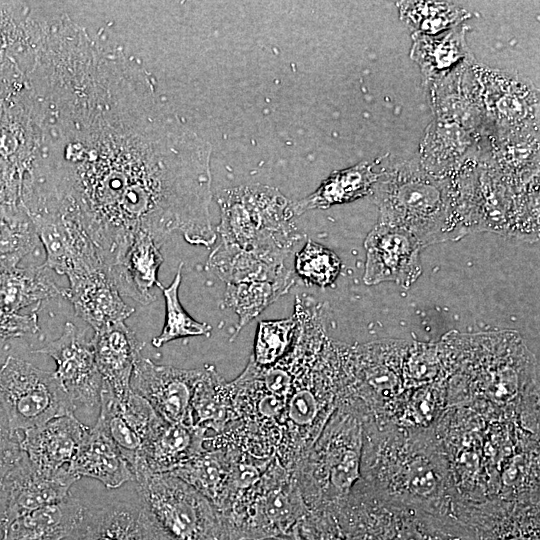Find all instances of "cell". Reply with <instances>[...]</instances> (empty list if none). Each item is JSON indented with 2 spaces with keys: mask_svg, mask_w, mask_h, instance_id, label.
Masks as SVG:
<instances>
[{
  "mask_svg": "<svg viewBox=\"0 0 540 540\" xmlns=\"http://www.w3.org/2000/svg\"><path fill=\"white\" fill-rule=\"evenodd\" d=\"M293 315L294 378L275 453L292 473L339 404L342 344L326 335L322 311L311 298L297 296Z\"/></svg>",
  "mask_w": 540,
  "mask_h": 540,
  "instance_id": "cell-1",
  "label": "cell"
},
{
  "mask_svg": "<svg viewBox=\"0 0 540 540\" xmlns=\"http://www.w3.org/2000/svg\"><path fill=\"white\" fill-rule=\"evenodd\" d=\"M380 211L379 222L411 233L424 248L469 233L461 168L440 176L417 158H380L378 178L369 196Z\"/></svg>",
  "mask_w": 540,
  "mask_h": 540,
  "instance_id": "cell-2",
  "label": "cell"
},
{
  "mask_svg": "<svg viewBox=\"0 0 540 540\" xmlns=\"http://www.w3.org/2000/svg\"><path fill=\"white\" fill-rule=\"evenodd\" d=\"M363 412L340 403L293 471L308 511L342 502L361 480Z\"/></svg>",
  "mask_w": 540,
  "mask_h": 540,
  "instance_id": "cell-3",
  "label": "cell"
},
{
  "mask_svg": "<svg viewBox=\"0 0 540 540\" xmlns=\"http://www.w3.org/2000/svg\"><path fill=\"white\" fill-rule=\"evenodd\" d=\"M221 245L286 258L296 241L292 201L273 187L254 184L220 191Z\"/></svg>",
  "mask_w": 540,
  "mask_h": 540,
  "instance_id": "cell-4",
  "label": "cell"
},
{
  "mask_svg": "<svg viewBox=\"0 0 540 540\" xmlns=\"http://www.w3.org/2000/svg\"><path fill=\"white\" fill-rule=\"evenodd\" d=\"M308 509L294 474L274 456L259 479L239 491L221 515L229 540L289 537Z\"/></svg>",
  "mask_w": 540,
  "mask_h": 540,
  "instance_id": "cell-5",
  "label": "cell"
},
{
  "mask_svg": "<svg viewBox=\"0 0 540 540\" xmlns=\"http://www.w3.org/2000/svg\"><path fill=\"white\" fill-rule=\"evenodd\" d=\"M140 502L168 540H229L213 504L170 473H135Z\"/></svg>",
  "mask_w": 540,
  "mask_h": 540,
  "instance_id": "cell-6",
  "label": "cell"
},
{
  "mask_svg": "<svg viewBox=\"0 0 540 540\" xmlns=\"http://www.w3.org/2000/svg\"><path fill=\"white\" fill-rule=\"evenodd\" d=\"M0 407L14 434L76 409L54 372L13 356L0 368Z\"/></svg>",
  "mask_w": 540,
  "mask_h": 540,
  "instance_id": "cell-7",
  "label": "cell"
},
{
  "mask_svg": "<svg viewBox=\"0 0 540 540\" xmlns=\"http://www.w3.org/2000/svg\"><path fill=\"white\" fill-rule=\"evenodd\" d=\"M473 71L484 114V136L539 131V93L525 77L477 61Z\"/></svg>",
  "mask_w": 540,
  "mask_h": 540,
  "instance_id": "cell-8",
  "label": "cell"
},
{
  "mask_svg": "<svg viewBox=\"0 0 540 540\" xmlns=\"http://www.w3.org/2000/svg\"><path fill=\"white\" fill-rule=\"evenodd\" d=\"M27 215L45 249L46 259L42 267L68 279L107 269L96 246L77 221L47 208L30 210Z\"/></svg>",
  "mask_w": 540,
  "mask_h": 540,
  "instance_id": "cell-9",
  "label": "cell"
},
{
  "mask_svg": "<svg viewBox=\"0 0 540 540\" xmlns=\"http://www.w3.org/2000/svg\"><path fill=\"white\" fill-rule=\"evenodd\" d=\"M203 371L159 365L141 356L133 369L131 389L166 422L193 425L191 401Z\"/></svg>",
  "mask_w": 540,
  "mask_h": 540,
  "instance_id": "cell-10",
  "label": "cell"
},
{
  "mask_svg": "<svg viewBox=\"0 0 540 540\" xmlns=\"http://www.w3.org/2000/svg\"><path fill=\"white\" fill-rule=\"evenodd\" d=\"M35 352L54 359V374L75 408H91L99 404L103 380L96 365L92 342L72 322H66L58 339Z\"/></svg>",
  "mask_w": 540,
  "mask_h": 540,
  "instance_id": "cell-11",
  "label": "cell"
},
{
  "mask_svg": "<svg viewBox=\"0 0 540 540\" xmlns=\"http://www.w3.org/2000/svg\"><path fill=\"white\" fill-rule=\"evenodd\" d=\"M364 246L367 285L392 281L409 288L421 275L420 242L406 230L378 222L368 233Z\"/></svg>",
  "mask_w": 540,
  "mask_h": 540,
  "instance_id": "cell-12",
  "label": "cell"
},
{
  "mask_svg": "<svg viewBox=\"0 0 540 540\" xmlns=\"http://www.w3.org/2000/svg\"><path fill=\"white\" fill-rule=\"evenodd\" d=\"M99 405L98 419L134 471L142 447L165 420L133 390L118 399L103 384Z\"/></svg>",
  "mask_w": 540,
  "mask_h": 540,
  "instance_id": "cell-13",
  "label": "cell"
},
{
  "mask_svg": "<svg viewBox=\"0 0 540 540\" xmlns=\"http://www.w3.org/2000/svg\"><path fill=\"white\" fill-rule=\"evenodd\" d=\"M43 29L21 3H0V81L20 83L36 61Z\"/></svg>",
  "mask_w": 540,
  "mask_h": 540,
  "instance_id": "cell-14",
  "label": "cell"
},
{
  "mask_svg": "<svg viewBox=\"0 0 540 540\" xmlns=\"http://www.w3.org/2000/svg\"><path fill=\"white\" fill-rule=\"evenodd\" d=\"M166 537L140 502L87 508L69 540H164Z\"/></svg>",
  "mask_w": 540,
  "mask_h": 540,
  "instance_id": "cell-15",
  "label": "cell"
},
{
  "mask_svg": "<svg viewBox=\"0 0 540 540\" xmlns=\"http://www.w3.org/2000/svg\"><path fill=\"white\" fill-rule=\"evenodd\" d=\"M69 287L64 288L75 313L87 322L94 331L108 325L124 322L134 308L122 299L106 268L74 276Z\"/></svg>",
  "mask_w": 540,
  "mask_h": 540,
  "instance_id": "cell-16",
  "label": "cell"
},
{
  "mask_svg": "<svg viewBox=\"0 0 540 540\" xmlns=\"http://www.w3.org/2000/svg\"><path fill=\"white\" fill-rule=\"evenodd\" d=\"M79 479L68 467L56 472L40 471L23 454L12 475L4 526L25 513L65 500Z\"/></svg>",
  "mask_w": 540,
  "mask_h": 540,
  "instance_id": "cell-17",
  "label": "cell"
},
{
  "mask_svg": "<svg viewBox=\"0 0 540 540\" xmlns=\"http://www.w3.org/2000/svg\"><path fill=\"white\" fill-rule=\"evenodd\" d=\"M73 413L25 430L20 448L38 470L56 472L68 467L87 431Z\"/></svg>",
  "mask_w": 540,
  "mask_h": 540,
  "instance_id": "cell-18",
  "label": "cell"
},
{
  "mask_svg": "<svg viewBox=\"0 0 540 540\" xmlns=\"http://www.w3.org/2000/svg\"><path fill=\"white\" fill-rule=\"evenodd\" d=\"M98 371L103 384L118 399L131 392V377L141 357V344L135 333L124 323L117 322L97 331L91 339Z\"/></svg>",
  "mask_w": 540,
  "mask_h": 540,
  "instance_id": "cell-19",
  "label": "cell"
},
{
  "mask_svg": "<svg viewBox=\"0 0 540 540\" xmlns=\"http://www.w3.org/2000/svg\"><path fill=\"white\" fill-rule=\"evenodd\" d=\"M163 260L160 244L148 233L139 232L108 273L121 295L148 305L154 300L151 289L159 283L157 273Z\"/></svg>",
  "mask_w": 540,
  "mask_h": 540,
  "instance_id": "cell-20",
  "label": "cell"
},
{
  "mask_svg": "<svg viewBox=\"0 0 540 540\" xmlns=\"http://www.w3.org/2000/svg\"><path fill=\"white\" fill-rule=\"evenodd\" d=\"M209 436L201 427L164 421L142 447L134 474L172 472L201 453Z\"/></svg>",
  "mask_w": 540,
  "mask_h": 540,
  "instance_id": "cell-21",
  "label": "cell"
},
{
  "mask_svg": "<svg viewBox=\"0 0 540 540\" xmlns=\"http://www.w3.org/2000/svg\"><path fill=\"white\" fill-rule=\"evenodd\" d=\"M68 469L79 478L96 479L111 489L135 480L132 466L99 419L92 428H87Z\"/></svg>",
  "mask_w": 540,
  "mask_h": 540,
  "instance_id": "cell-22",
  "label": "cell"
},
{
  "mask_svg": "<svg viewBox=\"0 0 540 540\" xmlns=\"http://www.w3.org/2000/svg\"><path fill=\"white\" fill-rule=\"evenodd\" d=\"M482 137L463 127L435 119L426 128L416 157L427 171L447 176L481 153Z\"/></svg>",
  "mask_w": 540,
  "mask_h": 540,
  "instance_id": "cell-23",
  "label": "cell"
},
{
  "mask_svg": "<svg viewBox=\"0 0 540 540\" xmlns=\"http://www.w3.org/2000/svg\"><path fill=\"white\" fill-rule=\"evenodd\" d=\"M169 473L204 495L220 516L234 498L233 456L230 446L204 448L197 456Z\"/></svg>",
  "mask_w": 540,
  "mask_h": 540,
  "instance_id": "cell-24",
  "label": "cell"
},
{
  "mask_svg": "<svg viewBox=\"0 0 540 540\" xmlns=\"http://www.w3.org/2000/svg\"><path fill=\"white\" fill-rule=\"evenodd\" d=\"M466 26L427 36L413 33L410 57L420 67L423 85L438 81L475 58L467 44Z\"/></svg>",
  "mask_w": 540,
  "mask_h": 540,
  "instance_id": "cell-25",
  "label": "cell"
},
{
  "mask_svg": "<svg viewBox=\"0 0 540 540\" xmlns=\"http://www.w3.org/2000/svg\"><path fill=\"white\" fill-rule=\"evenodd\" d=\"M86 506L73 496L25 513L6 524L0 540H64L81 521Z\"/></svg>",
  "mask_w": 540,
  "mask_h": 540,
  "instance_id": "cell-26",
  "label": "cell"
},
{
  "mask_svg": "<svg viewBox=\"0 0 540 540\" xmlns=\"http://www.w3.org/2000/svg\"><path fill=\"white\" fill-rule=\"evenodd\" d=\"M380 158L362 161L347 169L334 171L309 196L292 202V209L300 215L312 209L352 202L370 196L379 174Z\"/></svg>",
  "mask_w": 540,
  "mask_h": 540,
  "instance_id": "cell-27",
  "label": "cell"
},
{
  "mask_svg": "<svg viewBox=\"0 0 540 540\" xmlns=\"http://www.w3.org/2000/svg\"><path fill=\"white\" fill-rule=\"evenodd\" d=\"M191 401V420L194 426L220 434L233 420L230 383L212 365L204 366Z\"/></svg>",
  "mask_w": 540,
  "mask_h": 540,
  "instance_id": "cell-28",
  "label": "cell"
},
{
  "mask_svg": "<svg viewBox=\"0 0 540 540\" xmlns=\"http://www.w3.org/2000/svg\"><path fill=\"white\" fill-rule=\"evenodd\" d=\"M39 266L31 268L0 267V311L17 313L19 309L63 295L47 272Z\"/></svg>",
  "mask_w": 540,
  "mask_h": 540,
  "instance_id": "cell-29",
  "label": "cell"
},
{
  "mask_svg": "<svg viewBox=\"0 0 540 540\" xmlns=\"http://www.w3.org/2000/svg\"><path fill=\"white\" fill-rule=\"evenodd\" d=\"M399 17L415 34L434 36L461 25L471 14L453 2H397Z\"/></svg>",
  "mask_w": 540,
  "mask_h": 540,
  "instance_id": "cell-30",
  "label": "cell"
},
{
  "mask_svg": "<svg viewBox=\"0 0 540 540\" xmlns=\"http://www.w3.org/2000/svg\"><path fill=\"white\" fill-rule=\"evenodd\" d=\"M294 280L227 284L225 303L239 316V330L292 286Z\"/></svg>",
  "mask_w": 540,
  "mask_h": 540,
  "instance_id": "cell-31",
  "label": "cell"
},
{
  "mask_svg": "<svg viewBox=\"0 0 540 540\" xmlns=\"http://www.w3.org/2000/svg\"><path fill=\"white\" fill-rule=\"evenodd\" d=\"M182 266L181 263L168 287L162 286L160 282L157 284L165 298V323L161 333L152 340V345L157 348L179 338L209 336L211 332V327L206 323L193 319L179 300L178 292L182 280Z\"/></svg>",
  "mask_w": 540,
  "mask_h": 540,
  "instance_id": "cell-32",
  "label": "cell"
},
{
  "mask_svg": "<svg viewBox=\"0 0 540 540\" xmlns=\"http://www.w3.org/2000/svg\"><path fill=\"white\" fill-rule=\"evenodd\" d=\"M296 327L293 314L287 319L260 321L251 355L254 362L259 366H270L285 356L294 341Z\"/></svg>",
  "mask_w": 540,
  "mask_h": 540,
  "instance_id": "cell-33",
  "label": "cell"
},
{
  "mask_svg": "<svg viewBox=\"0 0 540 540\" xmlns=\"http://www.w3.org/2000/svg\"><path fill=\"white\" fill-rule=\"evenodd\" d=\"M341 270L339 257L328 248L308 240L295 255V271L306 282L320 287L334 283Z\"/></svg>",
  "mask_w": 540,
  "mask_h": 540,
  "instance_id": "cell-34",
  "label": "cell"
},
{
  "mask_svg": "<svg viewBox=\"0 0 540 540\" xmlns=\"http://www.w3.org/2000/svg\"><path fill=\"white\" fill-rule=\"evenodd\" d=\"M23 454L20 448V439L9 429L0 407V531H2L5 522L12 475Z\"/></svg>",
  "mask_w": 540,
  "mask_h": 540,
  "instance_id": "cell-35",
  "label": "cell"
},
{
  "mask_svg": "<svg viewBox=\"0 0 540 540\" xmlns=\"http://www.w3.org/2000/svg\"><path fill=\"white\" fill-rule=\"evenodd\" d=\"M292 535L300 540H350L330 510L308 511Z\"/></svg>",
  "mask_w": 540,
  "mask_h": 540,
  "instance_id": "cell-36",
  "label": "cell"
},
{
  "mask_svg": "<svg viewBox=\"0 0 540 540\" xmlns=\"http://www.w3.org/2000/svg\"><path fill=\"white\" fill-rule=\"evenodd\" d=\"M39 330L36 312L28 315L0 311V340L36 333Z\"/></svg>",
  "mask_w": 540,
  "mask_h": 540,
  "instance_id": "cell-37",
  "label": "cell"
},
{
  "mask_svg": "<svg viewBox=\"0 0 540 540\" xmlns=\"http://www.w3.org/2000/svg\"><path fill=\"white\" fill-rule=\"evenodd\" d=\"M18 84L7 83L0 81V109L4 104L5 100L16 90Z\"/></svg>",
  "mask_w": 540,
  "mask_h": 540,
  "instance_id": "cell-38",
  "label": "cell"
},
{
  "mask_svg": "<svg viewBox=\"0 0 540 540\" xmlns=\"http://www.w3.org/2000/svg\"><path fill=\"white\" fill-rule=\"evenodd\" d=\"M274 540H300L298 537H296L295 535H291L289 537H282V538H277V539H274Z\"/></svg>",
  "mask_w": 540,
  "mask_h": 540,
  "instance_id": "cell-39",
  "label": "cell"
}]
</instances>
